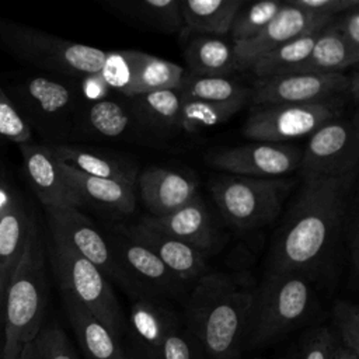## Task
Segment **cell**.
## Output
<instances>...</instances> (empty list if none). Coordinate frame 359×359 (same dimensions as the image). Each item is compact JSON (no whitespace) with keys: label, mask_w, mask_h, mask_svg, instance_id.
<instances>
[{"label":"cell","mask_w":359,"mask_h":359,"mask_svg":"<svg viewBox=\"0 0 359 359\" xmlns=\"http://www.w3.org/2000/svg\"><path fill=\"white\" fill-rule=\"evenodd\" d=\"M283 3L280 1H258L252 4H243L236 14L231 24L230 35L233 43H240L255 38L279 13Z\"/></svg>","instance_id":"e575fe53"},{"label":"cell","mask_w":359,"mask_h":359,"mask_svg":"<svg viewBox=\"0 0 359 359\" xmlns=\"http://www.w3.org/2000/svg\"><path fill=\"white\" fill-rule=\"evenodd\" d=\"M334 324L339 337V344L351 352L359 355V309L348 300H338L332 309Z\"/></svg>","instance_id":"74e56055"},{"label":"cell","mask_w":359,"mask_h":359,"mask_svg":"<svg viewBox=\"0 0 359 359\" xmlns=\"http://www.w3.org/2000/svg\"><path fill=\"white\" fill-rule=\"evenodd\" d=\"M310 279L300 273L268 272L254 294L245 342L250 346L272 344L299 324L313 310Z\"/></svg>","instance_id":"277c9868"},{"label":"cell","mask_w":359,"mask_h":359,"mask_svg":"<svg viewBox=\"0 0 359 359\" xmlns=\"http://www.w3.org/2000/svg\"><path fill=\"white\" fill-rule=\"evenodd\" d=\"M355 180L303 172V185L273 243L268 272L310 279L320 269L344 227Z\"/></svg>","instance_id":"6da1fadb"},{"label":"cell","mask_w":359,"mask_h":359,"mask_svg":"<svg viewBox=\"0 0 359 359\" xmlns=\"http://www.w3.org/2000/svg\"><path fill=\"white\" fill-rule=\"evenodd\" d=\"M334 22L348 48L359 56V7L342 13Z\"/></svg>","instance_id":"7bdbcfd3"},{"label":"cell","mask_w":359,"mask_h":359,"mask_svg":"<svg viewBox=\"0 0 359 359\" xmlns=\"http://www.w3.org/2000/svg\"><path fill=\"white\" fill-rule=\"evenodd\" d=\"M21 359H77L67 335L56 324H43L25 345Z\"/></svg>","instance_id":"d590c367"},{"label":"cell","mask_w":359,"mask_h":359,"mask_svg":"<svg viewBox=\"0 0 359 359\" xmlns=\"http://www.w3.org/2000/svg\"><path fill=\"white\" fill-rule=\"evenodd\" d=\"M334 20V17L310 13L289 3H283L279 13L255 38L233 43L237 67L248 69L250 65L264 53L300 35L320 31Z\"/></svg>","instance_id":"2e32d148"},{"label":"cell","mask_w":359,"mask_h":359,"mask_svg":"<svg viewBox=\"0 0 359 359\" xmlns=\"http://www.w3.org/2000/svg\"><path fill=\"white\" fill-rule=\"evenodd\" d=\"M123 352H125L126 359H161L158 352L142 345L140 342H137L133 338L129 342V346L126 349H123Z\"/></svg>","instance_id":"bcb514c9"},{"label":"cell","mask_w":359,"mask_h":359,"mask_svg":"<svg viewBox=\"0 0 359 359\" xmlns=\"http://www.w3.org/2000/svg\"><path fill=\"white\" fill-rule=\"evenodd\" d=\"M46 303L45 252L36 220L20 259L7 276L0 359H21L25 345L43 325Z\"/></svg>","instance_id":"3957f363"},{"label":"cell","mask_w":359,"mask_h":359,"mask_svg":"<svg viewBox=\"0 0 359 359\" xmlns=\"http://www.w3.org/2000/svg\"><path fill=\"white\" fill-rule=\"evenodd\" d=\"M244 3L243 0H184L181 1L182 32L216 36L230 34L236 14Z\"/></svg>","instance_id":"d4e9b609"},{"label":"cell","mask_w":359,"mask_h":359,"mask_svg":"<svg viewBox=\"0 0 359 359\" xmlns=\"http://www.w3.org/2000/svg\"><path fill=\"white\" fill-rule=\"evenodd\" d=\"M109 244L125 269L129 283L128 292L135 294V297L157 299L182 293L185 283L149 248L132 240L123 231L116 234Z\"/></svg>","instance_id":"5bb4252c"},{"label":"cell","mask_w":359,"mask_h":359,"mask_svg":"<svg viewBox=\"0 0 359 359\" xmlns=\"http://www.w3.org/2000/svg\"><path fill=\"white\" fill-rule=\"evenodd\" d=\"M3 88V87H1ZM29 129L45 144H60L73 136L79 114L74 86L48 76H28L4 87Z\"/></svg>","instance_id":"5b68a950"},{"label":"cell","mask_w":359,"mask_h":359,"mask_svg":"<svg viewBox=\"0 0 359 359\" xmlns=\"http://www.w3.org/2000/svg\"><path fill=\"white\" fill-rule=\"evenodd\" d=\"M29 140L32 130L0 87V143L11 142L18 146Z\"/></svg>","instance_id":"f35d334b"},{"label":"cell","mask_w":359,"mask_h":359,"mask_svg":"<svg viewBox=\"0 0 359 359\" xmlns=\"http://www.w3.org/2000/svg\"><path fill=\"white\" fill-rule=\"evenodd\" d=\"M137 59L139 50L107 52L98 73L109 90H116L129 98L137 69Z\"/></svg>","instance_id":"8d00e7d4"},{"label":"cell","mask_w":359,"mask_h":359,"mask_svg":"<svg viewBox=\"0 0 359 359\" xmlns=\"http://www.w3.org/2000/svg\"><path fill=\"white\" fill-rule=\"evenodd\" d=\"M182 77L184 69L177 63L139 52L137 69L129 98L153 91L177 90Z\"/></svg>","instance_id":"4dcf8cb0"},{"label":"cell","mask_w":359,"mask_h":359,"mask_svg":"<svg viewBox=\"0 0 359 359\" xmlns=\"http://www.w3.org/2000/svg\"><path fill=\"white\" fill-rule=\"evenodd\" d=\"M49 254L60 290L74 296L121 342L126 332V320L105 275L57 241L52 240Z\"/></svg>","instance_id":"ba28073f"},{"label":"cell","mask_w":359,"mask_h":359,"mask_svg":"<svg viewBox=\"0 0 359 359\" xmlns=\"http://www.w3.org/2000/svg\"><path fill=\"white\" fill-rule=\"evenodd\" d=\"M132 17L165 32H178L184 28L181 1L178 0H142L122 4Z\"/></svg>","instance_id":"836d02e7"},{"label":"cell","mask_w":359,"mask_h":359,"mask_svg":"<svg viewBox=\"0 0 359 359\" xmlns=\"http://www.w3.org/2000/svg\"><path fill=\"white\" fill-rule=\"evenodd\" d=\"M137 185L140 198L153 217L168 215L199 196L192 177L163 167L143 170Z\"/></svg>","instance_id":"d6986e66"},{"label":"cell","mask_w":359,"mask_h":359,"mask_svg":"<svg viewBox=\"0 0 359 359\" xmlns=\"http://www.w3.org/2000/svg\"><path fill=\"white\" fill-rule=\"evenodd\" d=\"M185 60L194 76L226 77L237 67L233 45L215 36H198L185 48Z\"/></svg>","instance_id":"f1b7e54d"},{"label":"cell","mask_w":359,"mask_h":359,"mask_svg":"<svg viewBox=\"0 0 359 359\" xmlns=\"http://www.w3.org/2000/svg\"><path fill=\"white\" fill-rule=\"evenodd\" d=\"M74 337L87 359H126L119 341L74 296L60 290Z\"/></svg>","instance_id":"44dd1931"},{"label":"cell","mask_w":359,"mask_h":359,"mask_svg":"<svg viewBox=\"0 0 359 359\" xmlns=\"http://www.w3.org/2000/svg\"><path fill=\"white\" fill-rule=\"evenodd\" d=\"M338 342L331 330L320 327L304 339L297 359H331Z\"/></svg>","instance_id":"60d3db41"},{"label":"cell","mask_w":359,"mask_h":359,"mask_svg":"<svg viewBox=\"0 0 359 359\" xmlns=\"http://www.w3.org/2000/svg\"><path fill=\"white\" fill-rule=\"evenodd\" d=\"M142 222L201 252L209 251L215 244L216 236L210 215L199 196L168 215L158 217L147 216Z\"/></svg>","instance_id":"ffe728a7"},{"label":"cell","mask_w":359,"mask_h":359,"mask_svg":"<svg viewBox=\"0 0 359 359\" xmlns=\"http://www.w3.org/2000/svg\"><path fill=\"white\" fill-rule=\"evenodd\" d=\"M135 126H139V123L130 100L104 98L79 109L74 133L80 130L81 133L104 139H119L135 129Z\"/></svg>","instance_id":"603a6c76"},{"label":"cell","mask_w":359,"mask_h":359,"mask_svg":"<svg viewBox=\"0 0 359 359\" xmlns=\"http://www.w3.org/2000/svg\"><path fill=\"white\" fill-rule=\"evenodd\" d=\"M36 220L11 170L0 160V279L4 285Z\"/></svg>","instance_id":"9a60e30c"},{"label":"cell","mask_w":359,"mask_h":359,"mask_svg":"<svg viewBox=\"0 0 359 359\" xmlns=\"http://www.w3.org/2000/svg\"><path fill=\"white\" fill-rule=\"evenodd\" d=\"M342 98L310 104L252 105L243 135L255 142L285 143L316 132L342 112Z\"/></svg>","instance_id":"9c48e42d"},{"label":"cell","mask_w":359,"mask_h":359,"mask_svg":"<svg viewBox=\"0 0 359 359\" xmlns=\"http://www.w3.org/2000/svg\"><path fill=\"white\" fill-rule=\"evenodd\" d=\"M331 359H358V355L353 353V352H351L349 349L344 348V346L338 342V345H337V348H335V351H334Z\"/></svg>","instance_id":"c3c4849f"},{"label":"cell","mask_w":359,"mask_h":359,"mask_svg":"<svg viewBox=\"0 0 359 359\" xmlns=\"http://www.w3.org/2000/svg\"><path fill=\"white\" fill-rule=\"evenodd\" d=\"M302 151L287 143L255 142L223 149L208 156V163L233 175L280 178L300 167Z\"/></svg>","instance_id":"4fadbf2b"},{"label":"cell","mask_w":359,"mask_h":359,"mask_svg":"<svg viewBox=\"0 0 359 359\" xmlns=\"http://www.w3.org/2000/svg\"><path fill=\"white\" fill-rule=\"evenodd\" d=\"M24 177L43 208H80L83 201L67 184L59 160L45 143L18 144Z\"/></svg>","instance_id":"e0dca14e"},{"label":"cell","mask_w":359,"mask_h":359,"mask_svg":"<svg viewBox=\"0 0 359 359\" xmlns=\"http://www.w3.org/2000/svg\"><path fill=\"white\" fill-rule=\"evenodd\" d=\"M158 353L161 359H208L201 344L181 325L167 334Z\"/></svg>","instance_id":"ab89813d"},{"label":"cell","mask_w":359,"mask_h":359,"mask_svg":"<svg viewBox=\"0 0 359 359\" xmlns=\"http://www.w3.org/2000/svg\"><path fill=\"white\" fill-rule=\"evenodd\" d=\"M359 129L358 115L349 119H334L310 135L302 151L303 172L324 177L358 175Z\"/></svg>","instance_id":"8fae6325"},{"label":"cell","mask_w":359,"mask_h":359,"mask_svg":"<svg viewBox=\"0 0 359 359\" xmlns=\"http://www.w3.org/2000/svg\"><path fill=\"white\" fill-rule=\"evenodd\" d=\"M122 231L154 252L158 259L184 283L198 280L206 273V259L203 252L147 226L142 220Z\"/></svg>","instance_id":"ac0fdd59"},{"label":"cell","mask_w":359,"mask_h":359,"mask_svg":"<svg viewBox=\"0 0 359 359\" xmlns=\"http://www.w3.org/2000/svg\"><path fill=\"white\" fill-rule=\"evenodd\" d=\"M0 48L20 60L66 77L98 73L107 56L102 49L4 18H0Z\"/></svg>","instance_id":"8992f818"},{"label":"cell","mask_w":359,"mask_h":359,"mask_svg":"<svg viewBox=\"0 0 359 359\" xmlns=\"http://www.w3.org/2000/svg\"><path fill=\"white\" fill-rule=\"evenodd\" d=\"M4 290L6 285L0 279V351H1V341H3V318H4Z\"/></svg>","instance_id":"681fc988"},{"label":"cell","mask_w":359,"mask_h":359,"mask_svg":"<svg viewBox=\"0 0 359 359\" xmlns=\"http://www.w3.org/2000/svg\"><path fill=\"white\" fill-rule=\"evenodd\" d=\"M81 79H83L81 80V94L84 95V98L88 102H95V101L107 98L109 88L101 79L100 73L88 74Z\"/></svg>","instance_id":"f6af8a7d"},{"label":"cell","mask_w":359,"mask_h":359,"mask_svg":"<svg viewBox=\"0 0 359 359\" xmlns=\"http://www.w3.org/2000/svg\"><path fill=\"white\" fill-rule=\"evenodd\" d=\"M358 62L359 56L348 48L332 21L318 31L309 57L290 74L341 73L344 69L355 66Z\"/></svg>","instance_id":"4316f807"},{"label":"cell","mask_w":359,"mask_h":359,"mask_svg":"<svg viewBox=\"0 0 359 359\" xmlns=\"http://www.w3.org/2000/svg\"><path fill=\"white\" fill-rule=\"evenodd\" d=\"M286 178L224 174L212 180V196L222 216L236 229L251 230L273 222L292 188Z\"/></svg>","instance_id":"52a82bcc"},{"label":"cell","mask_w":359,"mask_h":359,"mask_svg":"<svg viewBox=\"0 0 359 359\" xmlns=\"http://www.w3.org/2000/svg\"><path fill=\"white\" fill-rule=\"evenodd\" d=\"M345 95L348 98H351L353 104H356L358 100H359V77H358V72L356 70H353V73L351 76H348Z\"/></svg>","instance_id":"7dc6e473"},{"label":"cell","mask_w":359,"mask_h":359,"mask_svg":"<svg viewBox=\"0 0 359 359\" xmlns=\"http://www.w3.org/2000/svg\"><path fill=\"white\" fill-rule=\"evenodd\" d=\"M137 123L156 133L180 129L182 95L177 90H161L129 98Z\"/></svg>","instance_id":"83f0119b"},{"label":"cell","mask_w":359,"mask_h":359,"mask_svg":"<svg viewBox=\"0 0 359 359\" xmlns=\"http://www.w3.org/2000/svg\"><path fill=\"white\" fill-rule=\"evenodd\" d=\"M344 226H346V244L349 252V261L352 266L353 278H356L358 268H359V231H358V203L356 199L352 201L351 208L348 209V215L345 219Z\"/></svg>","instance_id":"ee69618b"},{"label":"cell","mask_w":359,"mask_h":359,"mask_svg":"<svg viewBox=\"0 0 359 359\" xmlns=\"http://www.w3.org/2000/svg\"><path fill=\"white\" fill-rule=\"evenodd\" d=\"M318 31L300 35L255 59L250 65V70L257 79L290 74L310 55L317 39Z\"/></svg>","instance_id":"f546056e"},{"label":"cell","mask_w":359,"mask_h":359,"mask_svg":"<svg viewBox=\"0 0 359 359\" xmlns=\"http://www.w3.org/2000/svg\"><path fill=\"white\" fill-rule=\"evenodd\" d=\"M289 4L317 14H324L337 18L345 11L359 7L358 0H292Z\"/></svg>","instance_id":"b9f144b4"},{"label":"cell","mask_w":359,"mask_h":359,"mask_svg":"<svg viewBox=\"0 0 359 359\" xmlns=\"http://www.w3.org/2000/svg\"><path fill=\"white\" fill-rule=\"evenodd\" d=\"M133 339L158 352L163 339L180 324L174 311L150 297H136L129 313Z\"/></svg>","instance_id":"484cf974"},{"label":"cell","mask_w":359,"mask_h":359,"mask_svg":"<svg viewBox=\"0 0 359 359\" xmlns=\"http://www.w3.org/2000/svg\"><path fill=\"white\" fill-rule=\"evenodd\" d=\"M348 76L344 73H299L257 79L250 88L252 105L310 104L342 98Z\"/></svg>","instance_id":"7c38bea8"},{"label":"cell","mask_w":359,"mask_h":359,"mask_svg":"<svg viewBox=\"0 0 359 359\" xmlns=\"http://www.w3.org/2000/svg\"><path fill=\"white\" fill-rule=\"evenodd\" d=\"M255 292L222 272L202 275L187 304L188 331L208 359H238L245 342Z\"/></svg>","instance_id":"7a4b0ae2"},{"label":"cell","mask_w":359,"mask_h":359,"mask_svg":"<svg viewBox=\"0 0 359 359\" xmlns=\"http://www.w3.org/2000/svg\"><path fill=\"white\" fill-rule=\"evenodd\" d=\"M245 104L247 101L209 102L182 97L180 129L187 133H198L227 121Z\"/></svg>","instance_id":"d6a6232c"},{"label":"cell","mask_w":359,"mask_h":359,"mask_svg":"<svg viewBox=\"0 0 359 359\" xmlns=\"http://www.w3.org/2000/svg\"><path fill=\"white\" fill-rule=\"evenodd\" d=\"M48 146L60 163L73 167L83 174L116 180L133 187L137 181L136 167L121 157L67 143Z\"/></svg>","instance_id":"cb8c5ba5"},{"label":"cell","mask_w":359,"mask_h":359,"mask_svg":"<svg viewBox=\"0 0 359 359\" xmlns=\"http://www.w3.org/2000/svg\"><path fill=\"white\" fill-rule=\"evenodd\" d=\"M178 91L184 98L209 102L250 101V88L227 77H202L188 74L182 77Z\"/></svg>","instance_id":"1f68e13d"},{"label":"cell","mask_w":359,"mask_h":359,"mask_svg":"<svg viewBox=\"0 0 359 359\" xmlns=\"http://www.w3.org/2000/svg\"><path fill=\"white\" fill-rule=\"evenodd\" d=\"M60 168L67 184L83 203L91 202L93 205L123 215H129L135 210L136 195L133 185L116 180L87 175L63 163H60Z\"/></svg>","instance_id":"7402d4cb"},{"label":"cell","mask_w":359,"mask_h":359,"mask_svg":"<svg viewBox=\"0 0 359 359\" xmlns=\"http://www.w3.org/2000/svg\"><path fill=\"white\" fill-rule=\"evenodd\" d=\"M50 238L90 261L105 278L129 289L125 269L111 244L77 208H43Z\"/></svg>","instance_id":"30bf717a"}]
</instances>
